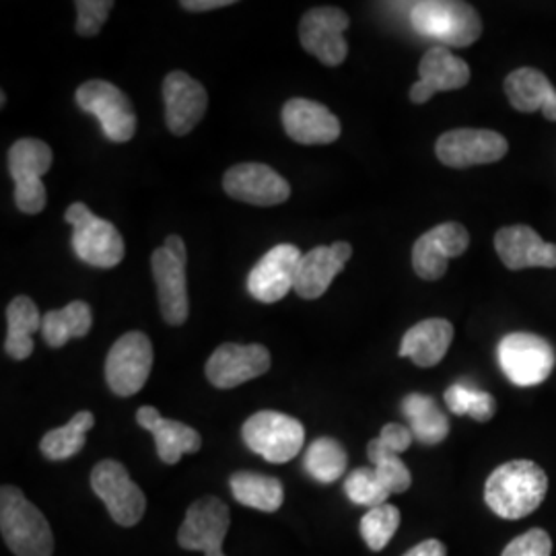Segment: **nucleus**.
I'll list each match as a JSON object with an SVG mask.
<instances>
[{
	"mask_svg": "<svg viewBox=\"0 0 556 556\" xmlns=\"http://www.w3.org/2000/svg\"><path fill=\"white\" fill-rule=\"evenodd\" d=\"M548 493V477L530 459H514L486 478L484 501L503 519H521L534 514Z\"/></svg>",
	"mask_w": 556,
	"mask_h": 556,
	"instance_id": "1",
	"label": "nucleus"
},
{
	"mask_svg": "<svg viewBox=\"0 0 556 556\" xmlns=\"http://www.w3.org/2000/svg\"><path fill=\"white\" fill-rule=\"evenodd\" d=\"M0 532L15 556L54 555V534L46 516L17 486L0 491Z\"/></svg>",
	"mask_w": 556,
	"mask_h": 556,
	"instance_id": "2",
	"label": "nucleus"
},
{
	"mask_svg": "<svg viewBox=\"0 0 556 556\" xmlns=\"http://www.w3.org/2000/svg\"><path fill=\"white\" fill-rule=\"evenodd\" d=\"M413 27L418 34L441 41L443 48L472 46L482 34V20L475 7L459 0H422L413 4Z\"/></svg>",
	"mask_w": 556,
	"mask_h": 556,
	"instance_id": "3",
	"label": "nucleus"
},
{
	"mask_svg": "<svg viewBox=\"0 0 556 556\" xmlns=\"http://www.w3.org/2000/svg\"><path fill=\"white\" fill-rule=\"evenodd\" d=\"M64 220L73 227V250L93 268H114L124 260V239L110 220L100 219L87 204L68 206Z\"/></svg>",
	"mask_w": 556,
	"mask_h": 556,
	"instance_id": "4",
	"label": "nucleus"
},
{
	"mask_svg": "<svg viewBox=\"0 0 556 556\" xmlns=\"http://www.w3.org/2000/svg\"><path fill=\"white\" fill-rule=\"evenodd\" d=\"M186 264L188 252L184 239L179 236H169L151 256V268L160 295L161 316L169 326H181L190 314Z\"/></svg>",
	"mask_w": 556,
	"mask_h": 556,
	"instance_id": "5",
	"label": "nucleus"
},
{
	"mask_svg": "<svg viewBox=\"0 0 556 556\" xmlns=\"http://www.w3.org/2000/svg\"><path fill=\"white\" fill-rule=\"evenodd\" d=\"M241 438L266 462L287 464L303 450L305 429L298 418L277 410H260L243 422Z\"/></svg>",
	"mask_w": 556,
	"mask_h": 556,
	"instance_id": "6",
	"label": "nucleus"
},
{
	"mask_svg": "<svg viewBox=\"0 0 556 556\" xmlns=\"http://www.w3.org/2000/svg\"><path fill=\"white\" fill-rule=\"evenodd\" d=\"M52 167V149L38 139H20L9 149V172L15 181V204L25 215L46 208L43 174Z\"/></svg>",
	"mask_w": 556,
	"mask_h": 556,
	"instance_id": "7",
	"label": "nucleus"
},
{
	"mask_svg": "<svg viewBox=\"0 0 556 556\" xmlns=\"http://www.w3.org/2000/svg\"><path fill=\"white\" fill-rule=\"evenodd\" d=\"M498 365L507 379L519 388L546 381L556 365L555 349L536 334L516 332L498 342Z\"/></svg>",
	"mask_w": 556,
	"mask_h": 556,
	"instance_id": "8",
	"label": "nucleus"
},
{
	"mask_svg": "<svg viewBox=\"0 0 556 556\" xmlns=\"http://www.w3.org/2000/svg\"><path fill=\"white\" fill-rule=\"evenodd\" d=\"M91 489L103 501L112 519L124 526H137L147 511V497L128 470L116 459H103L91 470Z\"/></svg>",
	"mask_w": 556,
	"mask_h": 556,
	"instance_id": "9",
	"label": "nucleus"
},
{
	"mask_svg": "<svg viewBox=\"0 0 556 556\" xmlns=\"http://www.w3.org/2000/svg\"><path fill=\"white\" fill-rule=\"evenodd\" d=\"M77 103L87 114L100 119L101 130L112 142H128L137 132L132 101L108 80H89L77 89Z\"/></svg>",
	"mask_w": 556,
	"mask_h": 556,
	"instance_id": "10",
	"label": "nucleus"
},
{
	"mask_svg": "<svg viewBox=\"0 0 556 556\" xmlns=\"http://www.w3.org/2000/svg\"><path fill=\"white\" fill-rule=\"evenodd\" d=\"M153 369V344L142 332L119 337L105 358V381L116 396L139 394Z\"/></svg>",
	"mask_w": 556,
	"mask_h": 556,
	"instance_id": "11",
	"label": "nucleus"
},
{
	"mask_svg": "<svg viewBox=\"0 0 556 556\" xmlns=\"http://www.w3.org/2000/svg\"><path fill=\"white\" fill-rule=\"evenodd\" d=\"M231 514L229 507L217 497L194 501L184 523L179 526L178 544L184 551H200L204 556H225L223 540L229 532Z\"/></svg>",
	"mask_w": 556,
	"mask_h": 556,
	"instance_id": "12",
	"label": "nucleus"
},
{
	"mask_svg": "<svg viewBox=\"0 0 556 556\" xmlns=\"http://www.w3.org/2000/svg\"><path fill=\"white\" fill-rule=\"evenodd\" d=\"M351 20L337 7H318L307 11L299 23L301 46L326 66L342 64L349 54L344 31Z\"/></svg>",
	"mask_w": 556,
	"mask_h": 556,
	"instance_id": "13",
	"label": "nucleus"
},
{
	"mask_svg": "<svg viewBox=\"0 0 556 556\" xmlns=\"http://www.w3.org/2000/svg\"><path fill=\"white\" fill-rule=\"evenodd\" d=\"M509 151L507 139L495 130L457 128L441 135L435 144L439 161L447 167H472L484 163H497Z\"/></svg>",
	"mask_w": 556,
	"mask_h": 556,
	"instance_id": "14",
	"label": "nucleus"
},
{
	"mask_svg": "<svg viewBox=\"0 0 556 556\" xmlns=\"http://www.w3.org/2000/svg\"><path fill=\"white\" fill-rule=\"evenodd\" d=\"M268 369L270 353L266 346L225 342L208 358L206 378L219 390H231L264 376Z\"/></svg>",
	"mask_w": 556,
	"mask_h": 556,
	"instance_id": "15",
	"label": "nucleus"
},
{
	"mask_svg": "<svg viewBox=\"0 0 556 556\" xmlns=\"http://www.w3.org/2000/svg\"><path fill=\"white\" fill-rule=\"evenodd\" d=\"M470 245V233L462 223H441L420 236L413 248V268L422 280H439L447 273V262L459 258Z\"/></svg>",
	"mask_w": 556,
	"mask_h": 556,
	"instance_id": "16",
	"label": "nucleus"
},
{
	"mask_svg": "<svg viewBox=\"0 0 556 556\" xmlns=\"http://www.w3.org/2000/svg\"><path fill=\"white\" fill-rule=\"evenodd\" d=\"M223 188L231 199L254 206H277L291 197L289 181L264 163H239L231 167Z\"/></svg>",
	"mask_w": 556,
	"mask_h": 556,
	"instance_id": "17",
	"label": "nucleus"
},
{
	"mask_svg": "<svg viewBox=\"0 0 556 556\" xmlns=\"http://www.w3.org/2000/svg\"><path fill=\"white\" fill-rule=\"evenodd\" d=\"M301 252L293 243H278L258 264L252 268L248 277V291L260 303H277L291 289L295 291Z\"/></svg>",
	"mask_w": 556,
	"mask_h": 556,
	"instance_id": "18",
	"label": "nucleus"
},
{
	"mask_svg": "<svg viewBox=\"0 0 556 556\" xmlns=\"http://www.w3.org/2000/svg\"><path fill=\"white\" fill-rule=\"evenodd\" d=\"M165 122L172 135L184 137L192 132L206 114L208 96L199 80L184 71H174L163 80Z\"/></svg>",
	"mask_w": 556,
	"mask_h": 556,
	"instance_id": "19",
	"label": "nucleus"
},
{
	"mask_svg": "<svg viewBox=\"0 0 556 556\" xmlns=\"http://www.w3.org/2000/svg\"><path fill=\"white\" fill-rule=\"evenodd\" d=\"M470 80V66L454 56L450 48L433 46L418 64V80L410 87L413 103H427L435 93L456 91Z\"/></svg>",
	"mask_w": 556,
	"mask_h": 556,
	"instance_id": "20",
	"label": "nucleus"
},
{
	"mask_svg": "<svg viewBox=\"0 0 556 556\" xmlns=\"http://www.w3.org/2000/svg\"><path fill=\"white\" fill-rule=\"evenodd\" d=\"M353 256V245L334 241L332 245H319L303 254L295 275V293L303 299H318L330 289L332 280L342 273L344 264Z\"/></svg>",
	"mask_w": 556,
	"mask_h": 556,
	"instance_id": "21",
	"label": "nucleus"
},
{
	"mask_svg": "<svg viewBox=\"0 0 556 556\" xmlns=\"http://www.w3.org/2000/svg\"><path fill=\"white\" fill-rule=\"evenodd\" d=\"M285 132L299 144H330L340 137V119L318 101L295 98L282 108Z\"/></svg>",
	"mask_w": 556,
	"mask_h": 556,
	"instance_id": "22",
	"label": "nucleus"
},
{
	"mask_svg": "<svg viewBox=\"0 0 556 556\" xmlns=\"http://www.w3.org/2000/svg\"><path fill=\"white\" fill-rule=\"evenodd\" d=\"M495 248L509 270L556 268L555 243H546L528 225L503 227L495 236Z\"/></svg>",
	"mask_w": 556,
	"mask_h": 556,
	"instance_id": "23",
	"label": "nucleus"
},
{
	"mask_svg": "<svg viewBox=\"0 0 556 556\" xmlns=\"http://www.w3.org/2000/svg\"><path fill=\"white\" fill-rule=\"evenodd\" d=\"M137 422L142 429H147L157 445L163 464H178L181 456L197 454L202 447V438L199 431L172 418H163L157 408L153 406H140L137 410Z\"/></svg>",
	"mask_w": 556,
	"mask_h": 556,
	"instance_id": "24",
	"label": "nucleus"
},
{
	"mask_svg": "<svg viewBox=\"0 0 556 556\" xmlns=\"http://www.w3.org/2000/svg\"><path fill=\"white\" fill-rule=\"evenodd\" d=\"M454 340L452 321L443 318L422 319L415 324L400 344V357H408L418 367H435L447 355Z\"/></svg>",
	"mask_w": 556,
	"mask_h": 556,
	"instance_id": "25",
	"label": "nucleus"
},
{
	"mask_svg": "<svg viewBox=\"0 0 556 556\" xmlns=\"http://www.w3.org/2000/svg\"><path fill=\"white\" fill-rule=\"evenodd\" d=\"M505 96L517 112H542L544 118L556 122V89L544 73L536 68H517L505 79Z\"/></svg>",
	"mask_w": 556,
	"mask_h": 556,
	"instance_id": "26",
	"label": "nucleus"
},
{
	"mask_svg": "<svg viewBox=\"0 0 556 556\" xmlns=\"http://www.w3.org/2000/svg\"><path fill=\"white\" fill-rule=\"evenodd\" d=\"M40 309L34 303V299L15 298L9 307H7V340H4V351L7 355L15 361H25L31 357L34 353V334L41 330Z\"/></svg>",
	"mask_w": 556,
	"mask_h": 556,
	"instance_id": "27",
	"label": "nucleus"
},
{
	"mask_svg": "<svg viewBox=\"0 0 556 556\" xmlns=\"http://www.w3.org/2000/svg\"><path fill=\"white\" fill-rule=\"evenodd\" d=\"M93 326V312L85 301H71L62 309H52L41 319V337L48 346L60 349L71 338L87 337Z\"/></svg>",
	"mask_w": 556,
	"mask_h": 556,
	"instance_id": "28",
	"label": "nucleus"
},
{
	"mask_svg": "<svg viewBox=\"0 0 556 556\" xmlns=\"http://www.w3.org/2000/svg\"><path fill=\"white\" fill-rule=\"evenodd\" d=\"M402 413L410 420V431L422 445H438L450 435V420L431 396L408 394L402 400Z\"/></svg>",
	"mask_w": 556,
	"mask_h": 556,
	"instance_id": "29",
	"label": "nucleus"
},
{
	"mask_svg": "<svg viewBox=\"0 0 556 556\" xmlns=\"http://www.w3.org/2000/svg\"><path fill=\"white\" fill-rule=\"evenodd\" d=\"M231 493L239 505L275 514L285 501L282 482L275 477H264L256 472H236L229 478Z\"/></svg>",
	"mask_w": 556,
	"mask_h": 556,
	"instance_id": "30",
	"label": "nucleus"
},
{
	"mask_svg": "<svg viewBox=\"0 0 556 556\" xmlns=\"http://www.w3.org/2000/svg\"><path fill=\"white\" fill-rule=\"evenodd\" d=\"M96 417L89 410H80L64 427L48 431L40 441V452L52 462L77 456L87 443V433L93 429Z\"/></svg>",
	"mask_w": 556,
	"mask_h": 556,
	"instance_id": "31",
	"label": "nucleus"
},
{
	"mask_svg": "<svg viewBox=\"0 0 556 556\" xmlns=\"http://www.w3.org/2000/svg\"><path fill=\"white\" fill-rule=\"evenodd\" d=\"M349 456L346 450L337 439L319 438L305 452V470L307 475L321 484H332L346 472Z\"/></svg>",
	"mask_w": 556,
	"mask_h": 556,
	"instance_id": "32",
	"label": "nucleus"
},
{
	"mask_svg": "<svg viewBox=\"0 0 556 556\" xmlns=\"http://www.w3.org/2000/svg\"><path fill=\"white\" fill-rule=\"evenodd\" d=\"M445 404L457 417H472L478 422H486L497 413L495 396L464 383H454L447 388Z\"/></svg>",
	"mask_w": 556,
	"mask_h": 556,
	"instance_id": "33",
	"label": "nucleus"
},
{
	"mask_svg": "<svg viewBox=\"0 0 556 556\" xmlns=\"http://www.w3.org/2000/svg\"><path fill=\"white\" fill-rule=\"evenodd\" d=\"M400 521H402V516H400L396 505L383 503L361 517L358 530H361V536L365 540V544L374 553H379L390 544V540L396 534Z\"/></svg>",
	"mask_w": 556,
	"mask_h": 556,
	"instance_id": "34",
	"label": "nucleus"
},
{
	"mask_svg": "<svg viewBox=\"0 0 556 556\" xmlns=\"http://www.w3.org/2000/svg\"><path fill=\"white\" fill-rule=\"evenodd\" d=\"M367 456L374 464V470L378 475L379 480L383 482V486L392 493V495H400V493H406L413 484V477H410V470L408 466L400 459L397 454L388 452L378 439H374L369 445H367Z\"/></svg>",
	"mask_w": 556,
	"mask_h": 556,
	"instance_id": "35",
	"label": "nucleus"
},
{
	"mask_svg": "<svg viewBox=\"0 0 556 556\" xmlns=\"http://www.w3.org/2000/svg\"><path fill=\"white\" fill-rule=\"evenodd\" d=\"M344 493L355 505L361 507H379L388 503L390 491L383 486L374 468H357L344 480Z\"/></svg>",
	"mask_w": 556,
	"mask_h": 556,
	"instance_id": "36",
	"label": "nucleus"
},
{
	"mask_svg": "<svg viewBox=\"0 0 556 556\" xmlns=\"http://www.w3.org/2000/svg\"><path fill=\"white\" fill-rule=\"evenodd\" d=\"M77 34L91 38L100 34L103 23L110 17L114 2L112 0H77Z\"/></svg>",
	"mask_w": 556,
	"mask_h": 556,
	"instance_id": "37",
	"label": "nucleus"
},
{
	"mask_svg": "<svg viewBox=\"0 0 556 556\" xmlns=\"http://www.w3.org/2000/svg\"><path fill=\"white\" fill-rule=\"evenodd\" d=\"M553 540L546 530L534 528L521 536L514 538L501 556H551Z\"/></svg>",
	"mask_w": 556,
	"mask_h": 556,
	"instance_id": "38",
	"label": "nucleus"
},
{
	"mask_svg": "<svg viewBox=\"0 0 556 556\" xmlns=\"http://www.w3.org/2000/svg\"><path fill=\"white\" fill-rule=\"evenodd\" d=\"M378 441L388 452L400 456L402 452H406V450L413 445L415 435H413V431H410L408 427L397 425V422H390V425H386V427L381 429Z\"/></svg>",
	"mask_w": 556,
	"mask_h": 556,
	"instance_id": "39",
	"label": "nucleus"
},
{
	"mask_svg": "<svg viewBox=\"0 0 556 556\" xmlns=\"http://www.w3.org/2000/svg\"><path fill=\"white\" fill-rule=\"evenodd\" d=\"M404 556H447V548L443 542L431 538V540L420 542L415 548H410Z\"/></svg>",
	"mask_w": 556,
	"mask_h": 556,
	"instance_id": "40",
	"label": "nucleus"
},
{
	"mask_svg": "<svg viewBox=\"0 0 556 556\" xmlns=\"http://www.w3.org/2000/svg\"><path fill=\"white\" fill-rule=\"evenodd\" d=\"M186 11L192 13H204V11H215V9H223V7H231L233 0H184L179 2Z\"/></svg>",
	"mask_w": 556,
	"mask_h": 556,
	"instance_id": "41",
	"label": "nucleus"
}]
</instances>
